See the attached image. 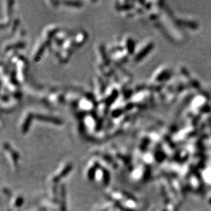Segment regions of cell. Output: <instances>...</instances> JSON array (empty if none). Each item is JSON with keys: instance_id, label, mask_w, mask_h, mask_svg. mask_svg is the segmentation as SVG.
I'll return each instance as SVG.
<instances>
[{"instance_id": "6da1fadb", "label": "cell", "mask_w": 211, "mask_h": 211, "mask_svg": "<svg viewBox=\"0 0 211 211\" xmlns=\"http://www.w3.org/2000/svg\"><path fill=\"white\" fill-rule=\"evenodd\" d=\"M31 120H32V114L30 113H26L25 114L24 118H23V120L21 122V127L22 129H27L30 127L31 125Z\"/></svg>"}]
</instances>
